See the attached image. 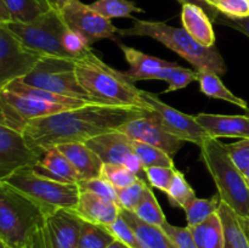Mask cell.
I'll return each instance as SVG.
<instances>
[{
	"instance_id": "6da1fadb",
	"label": "cell",
	"mask_w": 249,
	"mask_h": 248,
	"mask_svg": "<svg viewBox=\"0 0 249 248\" xmlns=\"http://www.w3.org/2000/svg\"><path fill=\"white\" fill-rule=\"evenodd\" d=\"M145 114L146 109L138 107L92 102L43 118L32 119L23 135L34 150L44 153L48 148L61 143L85 142L101 134L118 130L126 122Z\"/></svg>"
},
{
	"instance_id": "7a4b0ae2",
	"label": "cell",
	"mask_w": 249,
	"mask_h": 248,
	"mask_svg": "<svg viewBox=\"0 0 249 248\" xmlns=\"http://www.w3.org/2000/svg\"><path fill=\"white\" fill-rule=\"evenodd\" d=\"M75 71L80 85L94 102L146 109L141 89L125 73L112 68L91 50L75 60Z\"/></svg>"
},
{
	"instance_id": "3957f363",
	"label": "cell",
	"mask_w": 249,
	"mask_h": 248,
	"mask_svg": "<svg viewBox=\"0 0 249 248\" xmlns=\"http://www.w3.org/2000/svg\"><path fill=\"white\" fill-rule=\"evenodd\" d=\"M48 214L38 202L0 181V241L10 248H33Z\"/></svg>"
},
{
	"instance_id": "277c9868",
	"label": "cell",
	"mask_w": 249,
	"mask_h": 248,
	"mask_svg": "<svg viewBox=\"0 0 249 248\" xmlns=\"http://www.w3.org/2000/svg\"><path fill=\"white\" fill-rule=\"evenodd\" d=\"M118 35L148 36L185 58L197 72L208 71L219 75L226 73V63L218 49L215 46L204 48L184 28H178L160 21L134 19V24L129 28H118Z\"/></svg>"
},
{
	"instance_id": "5b68a950",
	"label": "cell",
	"mask_w": 249,
	"mask_h": 248,
	"mask_svg": "<svg viewBox=\"0 0 249 248\" xmlns=\"http://www.w3.org/2000/svg\"><path fill=\"white\" fill-rule=\"evenodd\" d=\"M199 148L202 163L211 174L221 202L249 218V181L231 159L225 145L209 136Z\"/></svg>"
},
{
	"instance_id": "8992f818",
	"label": "cell",
	"mask_w": 249,
	"mask_h": 248,
	"mask_svg": "<svg viewBox=\"0 0 249 248\" xmlns=\"http://www.w3.org/2000/svg\"><path fill=\"white\" fill-rule=\"evenodd\" d=\"M0 181L21 191L38 202L49 213L56 209H73L78 204L80 187L78 184L61 182L38 174L32 168L21 169Z\"/></svg>"
},
{
	"instance_id": "52a82bcc",
	"label": "cell",
	"mask_w": 249,
	"mask_h": 248,
	"mask_svg": "<svg viewBox=\"0 0 249 248\" xmlns=\"http://www.w3.org/2000/svg\"><path fill=\"white\" fill-rule=\"evenodd\" d=\"M6 26L32 50L44 56L71 58L62 45V38L67 29V24L63 21L60 10L51 9L29 23L10 22L6 23Z\"/></svg>"
},
{
	"instance_id": "ba28073f",
	"label": "cell",
	"mask_w": 249,
	"mask_h": 248,
	"mask_svg": "<svg viewBox=\"0 0 249 248\" xmlns=\"http://www.w3.org/2000/svg\"><path fill=\"white\" fill-rule=\"evenodd\" d=\"M21 80L55 94L94 102L80 85L75 71V60L72 58L44 56L34 70Z\"/></svg>"
},
{
	"instance_id": "9c48e42d",
	"label": "cell",
	"mask_w": 249,
	"mask_h": 248,
	"mask_svg": "<svg viewBox=\"0 0 249 248\" xmlns=\"http://www.w3.org/2000/svg\"><path fill=\"white\" fill-rule=\"evenodd\" d=\"M141 97L146 105V116L153 119L167 133L197 146H201L209 138L195 116L178 111L153 92L141 90Z\"/></svg>"
},
{
	"instance_id": "30bf717a",
	"label": "cell",
	"mask_w": 249,
	"mask_h": 248,
	"mask_svg": "<svg viewBox=\"0 0 249 248\" xmlns=\"http://www.w3.org/2000/svg\"><path fill=\"white\" fill-rule=\"evenodd\" d=\"M43 57L24 45L6 24L0 23V89L28 75Z\"/></svg>"
},
{
	"instance_id": "8fae6325",
	"label": "cell",
	"mask_w": 249,
	"mask_h": 248,
	"mask_svg": "<svg viewBox=\"0 0 249 248\" xmlns=\"http://www.w3.org/2000/svg\"><path fill=\"white\" fill-rule=\"evenodd\" d=\"M61 15L68 28L85 36L91 45L102 39L119 43L118 28L111 19L100 15L90 5L80 0H72L65 9L61 10Z\"/></svg>"
},
{
	"instance_id": "7c38bea8",
	"label": "cell",
	"mask_w": 249,
	"mask_h": 248,
	"mask_svg": "<svg viewBox=\"0 0 249 248\" xmlns=\"http://www.w3.org/2000/svg\"><path fill=\"white\" fill-rule=\"evenodd\" d=\"M88 146L101 158L104 164L125 165L142 180H147L142 163L133 147V140L119 130L101 134L85 141Z\"/></svg>"
},
{
	"instance_id": "4fadbf2b",
	"label": "cell",
	"mask_w": 249,
	"mask_h": 248,
	"mask_svg": "<svg viewBox=\"0 0 249 248\" xmlns=\"http://www.w3.org/2000/svg\"><path fill=\"white\" fill-rule=\"evenodd\" d=\"M43 153L34 150L19 131L0 125V180L27 168H34Z\"/></svg>"
},
{
	"instance_id": "5bb4252c",
	"label": "cell",
	"mask_w": 249,
	"mask_h": 248,
	"mask_svg": "<svg viewBox=\"0 0 249 248\" xmlns=\"http://www.w3.org/2000/svg\"><path fill=\"white\" fill-rule=\"evenodd\" d=\"M83 219L73 209L48 214L36 248H77Z\"/></svg>"
},
{
	"instance_id": "9a60e30c",
	"label": "cell",
	"mask_w": 249,
	"mask_h": 248,
	"mask_svg": "<svg viewBox=\"0 0 249 248\" xmlns=\"http://www.w3.org/2000/svg\"><path fill=\"white\" fill-rule=\"evenodd\" d=\"M118 130L129 136L131 140L141 141L160 148L172 157L177 155L186 143V141L163 130L153 119L146 114L126 122Z\"/></svg>"
},
{
	"instance_id": "2e32d148",
	"label": "cell",
	"mask_w": 249,
	"mask_h": 248,
	"mask_svg": "<svg viewBox=\"0 0 249 248\" xmlns=\"http://www.w3.org/2000/svg\"><path fill=\"white\" fill-rule=\"evenodd\" d=\"M249 113V109H247ZM196 119L211 138L249 139L248 116H229V114L198 113Z\"/></svg>"
},
{
	"instance_id": "e0dca14e",
	"label": "cell",
	"mask_w": 249,
	"mask_h": 248,
	"mask_svg": "<svg viewBox=\"0 0 249 248\" xmlns=\"http://www.w3.org/2000/svg\"><path fill=\"white\" fill-rule=\"evenodd\" d=\"M118 203L89 191L80 190L79 199L74 212L85 221L108 226L121 215Z\"/></svg>"
},
{
	"instance_id": "ac0fdd59",
	"label": "cell",
	"mask_w": 249,
	"mask_h": 248,
	"mask_svg": "<svg viewBox=\"0 0 249 248\" xmlns=\"http://www.w3.org/2000/svg\"><path fill=\"white\" fill-rule=\"evenodd\" d=\"M56 147L70 159L82 180L101 177L104 162L85 142L61 143Z\"/></svg>"
},
{
	"instance_id": "d6986e66",
	"label": "cell",
	"mask_w": 249,
	"mask_h": 248,
	"mask_svg": "<svg viewBox=\"0 0 249 248\" xmlns=\"http://www.w3.org/2000/svg\"><path fill=\"white\" fill-rule=\"evenodd\" d=\"M182 28L204 48L215 46L212 18L201 6L196 4H184L181 9Z\"/></svg>"
},
{
	"instance_id": "ffe728a7",
	"label": "cell",
	"mask_w": 249,
	"mask_h": 248,
	"mask_svg": "<svg viewBox=\"0 0 249 248\" xmlns=\"http://www.w3.org/2000/svg\"><path fill=\"white\" fill-rule=\"evenodd\" d=\"M32 169L38 174L56 181L78 184L82 180L70 159L57 147H51L44 151L40 162Z\"/></svg>"
},
{
	"instance_id": "44dd1931",
	"label": "cell",
	"mask_w": 249,
	"mask_h": 248,
	"mask_svg": "<svg viewBox=\"0 0 249 248\" xmlns=\"http://www.w3.org/2000/svg\"><path fill=\"white\" fill-rule=\"evenodd\" d=\"M118 44L121 50L123 51L124 56H125L126 62L130 66V68L124 73L133 83L139 82V80H151L152 75L157 71L164 67H169V66H174L177 63L162 60V58H158L156 56L147 55L142 51L124 45L121 41Z\"/></svg>"
},
{
	"instance_id": "7402d4cb",
	"label": "cell",
	"mask_w": 249,
	"mask_h": 248,
	"mask_svg": "<svg viewBox=\"0 0 249 248\" xmlns=\"http://www.w3.org/2000/svg\"><path fill=\"white\" fill-rule=\"evenodd\" d=\"M0 99L5 100L7 104L11 105L28 122L32 121V119L43 118V117H48L51 116V114L72 108V107L63 106V105H55L50 104V102L32 99V97L22 96V95L15 94V92L9 91L6 89L0 90Z\"/></svg>"
},
{
	"instance_id": "603a6c76",
	"label": "cell",
	"mask_w": 249,
	"mask_h": 248,
	"mask_svg": "<svg viewBox=\"0 0 249 248\" xmlns=\"http://www.w3.org/2000/svg\"><path fill=\"white\" fill-rule=\"evenodd\" d=\"M218 214L221 219L226 242L231 248H249V218L241 215L221 202Z\"/></svg>"
},
{
	"instance_id": "cb8c5ba5",
	"label": "cell",
	"mask_w": 249,
	"mask_h": 248,
	"mask_svg": "<svg viewBox=\"0 0 249 248\" xmlns=\"http://www.w3.org/2000/svg\"><path fill=\"white\" fill-rule=\"evenodd\" d=\"M121 215L131 226L143 248H178L169 236L158 226L150 225L126 209H121Z\"/></svg>"
},
{
	"instance_id": "d4e9b609",
	"label": "cell",
	"mask_w": 249,
	"mask_h": 248,
	"mask_svg": "<svg viewBox=\"0 0 249 248\" xmlns=\"http://www.w3.org/2000/svg\"><path fill=\"white\" fill-rule=\"evenodd\" d=\"M4 89L9 90V91L15 92V94L22 95L26 97H32V99L40 100V101L50 102V104L55 105H63V106L72 107V108H77V107H82L84 105L92 104L90 101H85V100L80 99H73V97L65 96V95H58L49 90L41 89V88L33 87V85H28L26 83L22 82L21 79H16L14 82L9 83ZM1 90V89H0ZM96 104V102H95Z\"/></svg>"
},
{
	"instance_id": "484cf974",
	"label": "cell",
	"mask_w": 249,
	"mask_h": 248,
	"mask_svg": "<svg viewBox=\"0 0 249 248\" xmlns=\"http://www.w3.org/2000/svg\"><path fill=\"white\" fill-rule=\"evenodd\" d=\"M197 248H225L226 238L218 212L203 223L190 228Z\"/></svg>"
},
{
	"instance_id": "4316f807",
	"label": "cell",
	"mask_w": 249,
	"mask_h": 248,
	"mask_svg": "<svg viewBox=\"0 0 249 248\" xmlns=\"http://www.w3.org/2000/svg\"><path fill=\"white\" fill-rule=\"evenodd\" d=\"M198 83L199 90L206 96L211 97V99L224 100V101L230 102V104L235 105V106L241 107L245 111L249 109L247 101L241 99V97L236 96L233 92H231L224 85V83L219 78V74H216V73L208 72V71L198 72Z\"/></svg>"
},
{
	"instance_id": "83f0119b",
	"label": "cell",
	"mask_w": 249,
	"mask_h": 248,
	"mask_svg": "<svg viewBox=\"0 0 249 248\" xmlns=\"http://www.w3.org/2000/svg\"><path fill=\"white\" fill-rule=\"evenodd\" d=\"M7 7L11 22L29 23L53 7L48 0H0Z\"/></svg>"
},
{
	"instance_id": "f1b7e54d",
	"label": "cell",
	"mask_w": 249,
	"mask_h": 248,
	"mask_svg": "<svg viewBox=\"0 0 249 248\" xmlns=\"http://www.w3.org/2000/svg\"><path fill=\"white\" fill-rule=\"evenodd\" d=\"M165 80L168 83V88L164 90L165 92L177 91V90L184 89L187 85L191 84L195 80H198V72L196 70H190V68L180 67L178 63L169 67H164L162 70L157 71L152 75L151 80Z\"/></svg>"
},
{
	"instance_id": "f546056e",
	"label": "cell",
	"mask_w": 249,
	"mask_h": 248,
	"mask_svg": "<svg viewBox=\"0 0 249 248\" xmlns=\"http://www.w3.org/2000/svg\"><path fill=\"white\" fill-rule=\"evenodd\" d=\"M114 240L106 226L83 220L77 248H108Z\"/></svg>"
},
{
	"instance_id": "4dcf8cb0",
	"label": "cell",
	"mask_w": 249,
	"mask_h": 248,
	"mask_svg": "<svg viewBox=\"0 0 249 248\" xmlns=\"http://www.w3.org/2000/svg\"><path fill=\"white\" fill-rule=\"evenodd\" d=\"M220 203L221 198L219 194H215L208 198L196 197V198L192 199L184 209L185 214H186L187 226L192 228V226L203 223L206 219H208L209 216L218 212Z\"/></svg>"
},
{
	"instance_id": "1f68e13d",
	"label": "cell",
	"mask_w": 249,
	"mask_h": 248,
	"mask_svg": "<svg viewBox=\"0 0 249 248\" xmlns=\"http://www.w3.org/2000/svg\"><path fill=\"white\" fill-rule=\"evenodd\" d=\"M133 212L139 219L150 224V225L158 226V228L162 229L164 224L167 223V218H165L150 185H147L142 199Z\"/></svg>"
},
{
	"instance_id": "d6a6232c",
	"label": "cell",
	"mask_w": 249,
	"mask_h": 248,
	"mask_svg": "<svg viewBox=\"0 0 249 248\" xmlns=\"http://www.w3.org/2000/svg\"><path fill=\"white\" fill-rule=\"evenodd\" d=\"M90 6L106 18H133L135 12H143L131 0H96Z\"/></svg>"
},
{
	"instance_id": "836d02e7",
	"label": "cell",
	"mask_w": 249,
	"mask_h": 248,
	"mask_svg": "<svg viewBox=\"0 0 249 248\" xmlns=\"http://www.w3.org/2000/svg\"><path fill=\"white\" fill-rule=\"evenodd\" d=\"M133 147L145 169L150 167L175 168L172 156L160 148L135 140H133Z\"/></svg>"
},
{
	"instance_id": "e575fe53",
	"label": "cell",
	"mask_w": 249,
	"mask_h": 248,
	"mask_svg": "<svg viewBox=\"0 0 249 248\" xmlns=\"http://www.w3.org/2000/svg\"><path fill=\"white\" fill-rule=\"evenodd\" d=\"M165 195H167L170 206L181 209H185V207L192 199L196 198V192H195V190L190 186L185 175L178 169H175L172 184H170L169 189H168Z\"/></svg>"
},
{
	"instance_id": "d590c367",
	"label": "cell",
	"mask_w": 249,
	"mask_h": 248,
	"mask_svg": "<svg viewBox=\"0 0 249 248\" xmlns=\"http://www.w3.org/2000/svg\"><path fill=\"white\" fill-rule=\"evenodd\" d=\"M101 177L111 182L116 189L130 186L134 182L141 179L133 170H130L125 165L121 164H104Z\"/></svg>"
},
{
	"instance_id": "8d00e7d4",
	"label": "cell",
	"mask_w": 249,
	"mask_h": 248,
	"mask_svg": "<svg viewBox=\"0 0 249 248\" xmlns=\"http://www.w3.org/2000/svg\"><path fill=\"white\" fill-rule=\"evenodd\" d=\"M147 182L145 180L140 179L136 182H134L130 186L123 187V189H116L117 190V203L122 209H126V211H131L138 207L142 199L143 195H145L146 187H147Z\"/></svg>"
},
{
	"instance_id": "74e56055",
	"label": "cell",
	"mask_w": 249,
	"mask_h": 248,
	"mask_svg": "<svg viewBox=\"0 0 249 248\" xmlns=\"http://www.w3.org/2000/svg\"><path fill=\"white\" fill-rule=\"evenodd\" d=\"M219 14L230 18L249 17V0H204Z\"/></svg>"
},
{
	"instance_id": "f35d334b",
	"label": "cell",
	"mask_w": 249,
	"mask_h": 248,
	"mask_svg": "<svg viewBox=\"0 0 249 248\" xmlns=\"http://www.w3.org/2000/svg\"><path fill=\"white\" fill-rule=\"evenodd\" d=\"M62 45L68 57L73 58V60H78L82 56H84L88 51L91 50V48H90L91 44L88 41V39L78 32L68 28V27L63 34Z\"/></svg>"
},
{
	"instance_id": "ab89813d",
	"label": "cell",
	"mask_w": 249,
	"mask_h": 248,
	"mask_svg": "<svg viewBox=\"0 0 249 248\" xmlns=\"http://www.w3.org/2000/svg\"><path fill=\"white\" fill-rule=\"evenodd\" d=\"M106 228L111 231V233L117 238V240L122 241V242L125 243L129 247L143 248L142 246H141L140 241H139L138 236H136L135 231H134L133 229H131V226L124 220L122 215H119L113 223L109 224Z\"/></svg>"
},
{
	"instance_id": "60d3db41",
	"label": "cell",
	"mask_w": 249,
	"mask_h": 248,
	"mask_svg": "<svg viewBox=\"0 0 249 248\" xmlns=\"http://www.w3.org/2000/svg\"><path fill=\"white\" fill-rule=\"evenodd\" d=\"M177 168L169 167H150L146 168V177H147L148 185L151 187L160 190V191L167 194L170 184H172L173 177Z\"/></svg>"
},
{
	"instance_id": "b9f144b4",
	"label": "cell",
	"mask_w": 249,
	"mask_h": 248,
	"mask_svg": "<svg viewBox=\"0 0 249 248\" xmlns=\"http://www.w3.org/2000/svg\"><path fill=\"white\" fill-rule=\"evenodd\" d=\"M82 191H89L92 194L101 196L104 198L109 199L117 203V190L109 181H107L105 177H99L89 180H82L78 182Z\"/></svg>"
},
{
	"instance_id": "7bdbcfd3",
	"label": "cell",
	"mask_w": 249,
	"mask_h": 248,
	"mask_svg": "<svg viewBox=\"0 0 249 248\" xmlns=\"http://www.w3.org/2000/svg\"><path fill=\"white\" fill-rule=\"evenodd\" d=\"M0 125L7 126L23 134L24 129L28 125V121H26L11 105L0 99Z\"/></svg>"
},
{
	"instance_id": "ee69618b",
	"label": "cell",
	"mask_w": 249,
	"mask_h": 248,
	"mask_svg": "<svg viewBox=\"0 0 249 248\" xmlns=\"http://www.w3.org/2000/svg\"><path fill=\"white\" fill-rule=\"evenodd\" d=\"M162 229L178 248H197L195 238L189 226L180 228V226L172 225L167 221Z\"/></svg>"
},
{
	"instance_id": "f6af8a7d",
	"label": "cell",
	"mask_w": 249,
	"mask_h": 248,
	"mask_svg": "<svg viewBox=\"0 0 249 248\" xmlns=\"http://www.w3.org/2000/svg\"><path fill=\"white\" fill-rule=\"evenodd\" d=\"M231 159L242 173L249 168V139H241L240 141L225 145Z\"/></svg>"
},
{
	"instance_id": "bcb514c9",
	"label": "cell",
	"mask_w": 249,
	"mask_h": 248,
	"mask_svg": "<svg viewBox=\"0 0 249 248\" xmlns=\"http://www.w3.org/2000/svg\"><path fill=\"white\" fill-rule=\"evenodd\" d=\"M214 23L230 27V28L241 32V33L245 34L246 36L249 38V17H245V18H230V17H226L224 15L219 14Z\"/></svg>"
},
{
	"instance_id": "7dc6e473",
	"label": "cell",
	"mask_w": 249,
	"mask_h": 248,
	"mask_svg": "<svg viewBox=\"0 0 249 248\" xmlns=\"http://www.w3.org/2000/svg\"><path fill=\"white\" fill-rule=\"evenodd\" d=\"M178 1L181 2V5H184V4H196V5H198V6H201L202 9H203L204 11L208 14V16L211 17L212 21H215L216 17L219 16V12L216 11V10H214L213 7L209 6V5L207 4L204 0H178Z\"/></svg>"
},
{
	"instance_id": "c3c4849f",
	"label": "cell",
	"mask_w": 249,
	"mask_h": 248,
	"mask_svg": "<svg viewBox=\"0 0 249 248\" xmlns=\"http://www.w3.org/2000/svg\"><path fill=\"white\" fill-rule=\"evenodd\" d=\"M72 1V0H55V6H56V9L57 10H62V9H65L66 6H67L68 4H70V2Z\"/></svg>"
},
{
	"instance_id": "681fc988",
	"label": "cell",
	"mask_w": 249,
	"mask_h": 248,
	"mask_svg": "<svg viewBox=\"0 0 249 248\" xmlns=\"http://www.w3.org/2000/svg\"><path fill=\"white\" fill-rule=\"evenodd\" d=\"M108 248H131V247H129V246H126L125 243H123L122 241L117 240L116 238V240H114L113 242L108 246Z\"/></svg>"
},
{
	"instance_id": "f907efd6",
	"label": "cell",
	"mask_w": 249,
	"mask_h": 248,
	"mask_svg": "<svg viewBox=\"0 0 249 248\" xmlns=\"http://www.w3.org/2000/svg\"><path fill=\"white\" fill-rule=\"evenodd\" d=\"M0 248H10V247L7 245H5L4 242H1V241H0Z\"/></svg>"
},
{
	"instance_id": "816d5d0a",
	"label": "cell",
	"mask_w": 249,
	"mask_h": 248,
	"mask_svg": "<svg viewBox=\"0 0 249 248\" xmlns=\"http://www.w3.org/2000/svg\"><path fill=\"white\" fill-rule=\"evenodd\" d=\"M245 175H246V177H247V180H248V181H249V168H248L247 170H246Z\"/></svg>"
},
{
	"instance_id": "f5cc1de1",
	"label": "cell",
	"mask_w": 249,
	"mask_h": 248,
	"mask_svg": "<svg viewBox=\"0 0 249 248\" xmlns=\"http://www.w3.org/2000/svg\"><path fill=\"white\" fill-rule=\"evenodd\" d=\"M48 1H49V2H50V4H51V5H53V7H56V6H55V0H48Z\"/></svg>"
},
{
	"instance_id": "db71d44e",
	"label": "cell",
	"mask_w": 249,
	"mask_h": 248,
	"mask_svg": "<svg viewBox=\"0 0 249 248\" xmlns=\"http://www.w3.org/2000/svg\"><path fill=\"white\" fill-rule=\"evenodd\" d=\"M225 248H231V247H230V245H229L228 242H226V245H225Z\"/></svg>"
}]
</instances>
